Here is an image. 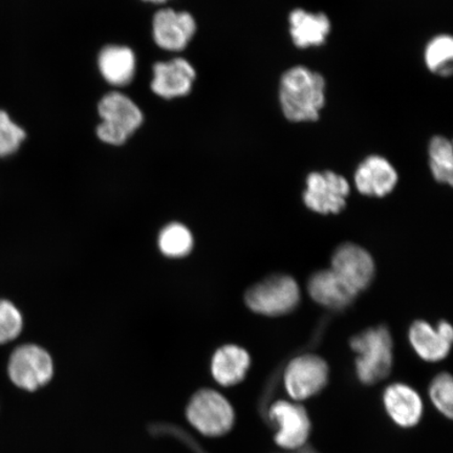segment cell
Wrapping results in <instances>:
<instances>
[{
  "label": "cell",
  "instance_id": "1",
  "mask_svg": "<svg viewBox=\"0 0 453 453\" xmlns=\"http://www.w3.org/2000/svg\"><path fill=\"white\" fill-rule=\"evenodd\" d=\"M326 81L320 73L296 65L282 73L279 100L283 117L291 123L319 121L326 101Z\"/></svg>",
  "mask_w": 453,
  "mask_h": 453
},
{
  "label": "cell",
  "instance_id": "2",
  "mask_svg": "<svg viewBox=\"0 0 453 453\" xmlns=\"http://www.w3.org/2000/svg\"><path fill=\"white\" fill-rule=\"evenodd\" d=\"M350 348L357 353L356 372L362 383L375 384L392 371L393 339L388 327L362 332L350 340Z\"/></svg>",
  "mask_w": 453,
  "mask_h": 453
},
{
  "label": "cell",
  "instance_id": "3",
  "mask_svg": "<svg viewBox=\"0 0 453 453\" xmlns=\"http://www.w3.org/2000/svg\"><path fill=\"white\" fill-rule=\"evenodd\" d=\"M102 122L97 128L101 141L122 145L143 123V113L127 96L112 92L104 96L98 106Z\"/></svg>",
  "mask_w": 453,
  "mask_h": 453
},
{
  "label": "cell",
  "instance_id": "4",
  "mask_svg": "<svg viewBox=\"0 0 453 453\" xmlns=\"http://www.w3.org/2000/svg\"><path fill=\"white\" fill-rule=\"evenodd\" d=\"M7 372L16 388L33 393L52 380L54 362L41 345L22 343L10 354Z\"/></svg>",
  "mask_w": 453,
  "mask_h": 453
},
{
  "label": "cell",
  "instance_id": "5",
  "mask_svg": "<svg viewBox=\"0 0 453 453\" xmlns=\"http://www.w3.org/2000/svg\"><path fill=\"white\" fill-rule=\"evenodd\" d=\"M186 416L192 427L206 437H220L230 432L235 413L230 402L213 389H201L192 396Z\"/></svg>",
  "mask_w": 453,
  "mask_h": 453
},
{
  "label": "cell",
  "instance_id": "6",
  "mask_svg": "<svg viewBox=\"0 0 453 453\" xmlns=\"http://www.w3.org/2000/svg\"><path fill=\"white\" fill-rule=\"evenodd\" d=\"M300 300L298 283L291 276H270L249 288L245 302L255 313L280 316L297 307Z\"/></svg>",
  "mask_w": 453,
  "mask_h": 453
},
{
  "label": "cell",
  "instance_id": "7",
  "mask_svg": "<svg viewBox=\"0 0 453 453\" xmlns=\"http://www.w3.org/2000/svg\"><path fill=\"white\" fill-rule=\"evenodd\" d=\"M348 180L336 173H311L305 180L303 202L310 211L330 214L342 211L349 195Z\"/></svg>",
  "mask_w": 453,
  "mask_h": 453
},
{
  "label": "cell",
  "instance_id": "8",
  "mask_svg": "<svg viewBox=\"0 0 453 453\" xmlns=\"http://www.w3.org/2000/svg\"><path fill=\"white\" fill-rule=\"evenodd\" d=\"M328 380L326 362L315 355L299 356L285 372V387L293 400L303 401L319 394Z\"/></svg>",
  "mask_w": 453,
  "mask_h": 453
},
{
  "label": "cell",
  "instance_id": "9",
  "mask_svg": "<svg viewBox=\"0 0 453 453\" xmlns=\"http://www.w3.org/2000/svg\"><path fill=\"white\" fill-rule=\"evenodd\" d=\"M269 418L276 425L275 441L287 450H298L307 443L311 421L302 405L277 401L270 407Z\"/></svg>",
  "mask_w": 453,
  "mask_h": 453
},
{
  "label": "cell",
  "instance_id": "10",
  "mask_svg": "<svg viewBox=\"0 0 453 453\" xmlns=\"http://www.w3.org/2000/svg\"><path fill=\"white\" fill-rule=\"evenodd\" d=\"M332 270L359 293L370 286L375 275V263L364 248L344 243L333 255Z\"/></svg>",
  "mask_w": 453,
  "mask_h": 453
},
{
  "label": "cell",
  "instance_id": "11",
  "mask_svg": "<svg viewBox=\"0 0 453 453\" xmlns=\"http://www.w3.org/2000/svg\"><path fill=\"white\" fill-rule=\"evenodd\" d=\"M196 31L194 17L173 9L158 11L152 22V32L157 45L170 52H180L188 45Z\"/></svg>",
  "mask_w": 453,
  "mask_h": 453
},
{
  "label": "cell",
  "instance_id": "12",
  "mask_svg": "<svg viewBox=\"0 0 453 453\" xmlns=\"http://www.w3.org/2000/svg\"><path fill=\"white\" fill-rule=\"evenodd\" d=\"M354 180L356 188L361 195L383 197L395 188L399 175L387 157L372 155L357 167Z\"/></svg>",
  "mask_w": 453,
  "mask_h": 453
},
{
  "label": "cell",
  "instance_id": "13",
  "mask_svg": "<svg viewBox=\"0 0 453 453\" xmlns=\"http://www.w3.org/2000/svg\"><path fill=\"white\" fill-rule=\"evenodd\" d=\"M409 337L411 347L423 360L438 362L450 352L453 331L447 321H441L434 328L428 322L418 320L411 326Z\"/></svg>",
  "mask_w": 453,
  "mask_h": 453
},
{
  "label": "cell",
  "instance_id": "14",
  "mask_svg": "<svg viewBox=\"0 0 453 453\" xmlns=\"http://www.w3.org/2000/svg\"><path fill=\"white\" fill-rule=\"evenodd\" d=\"M196 76L194 66L183 58L157 62L154 66L151 89L162 98L183 97L190 93Z\"/></svg>",
  "mask_w": 453,
  "mask_h": 453
},
{
  "label": "cell",
  "instance_id": "15",
  "mask_svg": "<svg viewBox=\"0 0 453 453\" xmlns=\"http://www.w3.org/2000/svg\"><path fill=\"white\" fill-rule=\"evenodd\" d=\"M288 33L297 49L307 50L324 45L332 31V22L322 12H308L304 9H294L288 14Z\"/></svg>",
  "mask_w": 453,
  "mask_h": 453
},
{
  "label": "cell",
  "instance_id": "16",
  "mask_svg": "<svg viewBox=\"0 0 453 453\" xmlns=\"http://www.w3.org/2000/svg\"><path fill=\"white\" fill-rule=\"evenodd\" d=\"M383 403L388 416L399 426L411 428L420 422L423 413L421 396L409 385H389L383 395Z\"/></svg>",
  "mask_w": 453,
  "mask_h": 453
},
{
  "label": "cell",
  "instance_id": "17",
  "mask_svg": "<svg viewBox=\"0 0 453 453\" xmlns=\"http://www.w3.org/2000/svg\"><path fill=\"white\" fill-rule=\"evenodd\" d=\"M310 296L330 309H343L353 303L358 292L331 270L317 272L308 283Z\"/></svg>",
  "mask_w": 453,
  "mask_h": 453
},
{
  "label": "cell",
  "instance_id": "18",
  "mask_svg": "<svg viewBox=\"0 0 453 453\" xmlns=\"http://www.w3.org/2000/svg\"><path fill=\"white\" fill-rule=\"evenodd\" d=\"M250 365V355L246 349L239 345H224L212 357V377L223 387H234L245 379Z\"/></svg>",
  "mask_w": 453,
  "mask_h": 453
},
{
  "label": "cell",
  "instance_id": "19",
  "mask_svg": "<svg viewBox=\"0 0 453 453\" xmlns=\"http://www.w3.org/2000/svg\"><path fill=\"white\" fill-rule=\"evenodd\" d=\"M98 65L101 75L107 82L113 87H126L133 81L137 61L129 48L109 45L101 50Z\"/></svg>",
  "mask_w": 453,
  "mask_h": 453
},
{
  "label": "cell",
  "instance_id": "20",
  "mask_svg": "<svg viewBox=\"0 0 453 453\" xmlns=\"http://www.w3.org/2000/svg\"><path fill=\"white\" fill-rule=\"evenodd\" d=\"M424 62L434 75L450 77L453 70V39L449 34H440L426 44Z\"/></svg>",
  "mask_w": 453,
  "mask_h": 453
},
{
  "label": "cell",
  "instance_id": "21",
  "mask_svg": "<svg viewBox=\"0 0 453 453\" xmlns=\"http://www.w3.org/2000/svg\"><path fill=\"white\" fill-rule=\"evenodd\" d=\"M429 167L437 182L453 184L452 143L444 135H434L428 144Z\"/></svg>",
  "mask_w": 453,
  "mask_h": 453
},
{
  "label": "cell",
  "instance_id": "22",
  "mask_svg": "<svg viewBox=\"0 0 453 453\" xmlns=\"http://www.w3.org/2000/svg\"><path fill=\"white\" fill-rule=\"evenodd\" d=\"M194 236L186 226L180 223L164 226L158 235L160 251L170 258H182L194 248Z\"/></svg>",
  "mask_w": 453,
  "mask_h": 453
},
{
  "label": "cell",
  "instance_id": "23",
  "mask_svg": "<svg viewBox=\"0 0 453 453\" xmlns=\"http://www.w3.org/2000/svg\"><path fill=\"white\" fill-rule=\"evenodd\" d=\"M25 327L24 315L9 299L0 298V347L15 342Z\"/></svg>",
  "mask_w": 453,
  "mask_h": 453
},
{
  "label": "cell",
  "instance_id": "24",
  "mask_svg": "<svg viewBox=\"0 0 453 453\" xmlns=\"http://www.w3.org/2000/svg\"><path fill=\"white\" fill-rule=\"evenodd\" d=\"M26 137L25 130L11 119L7 111L0 110V157L16 154Z\"/></svg>",
  "mask_w": 453,
  "mask_h": 453
},
{
  "label": "cell",
  "instance_id": "25",
  "mask_svg": "<svg viewBox=\"0 0 453 453\" xmlns=\"http://www.w3.org/2000/svg\"><path fill=\"white\" fill-rule=\"evenodd\" d=\"M430 399L437 410L444 416L453 415V383L449 373H441L435 377L429 388Z\"/></svg>",
  "mask_w": 453,
  "mask_h": 453
},
{
  "label": "cell",
  "instance_id": "26",
  "mask_svg": "<svg viewBox=\"0 0 453 453\" xmlns=\"http://www.w3.org/2000/svg\"><path fill=\"white\" fill-rule=\"evenodd\" d=\"M144 2H149V3H152V4H164V3H167L168 0H144Z\"/></svg>",
  "mask_w": 453,
  "mask_h": 453
},
{
  "label": "cell",
  "instance_id": "27",
  "mask_svg": "<svg viewBox=\"0 0 453 453\" xmlns=\"http://www.w3.org/2000/svg\"><path fill=\"white\" fill-rule=\"evenodd\" d=\"M298 453H317L311 449H305V450H303V451H299Z\"/></svg>",
  "mask_w": 453,
  "mask_h": 453
}]
</instances>
